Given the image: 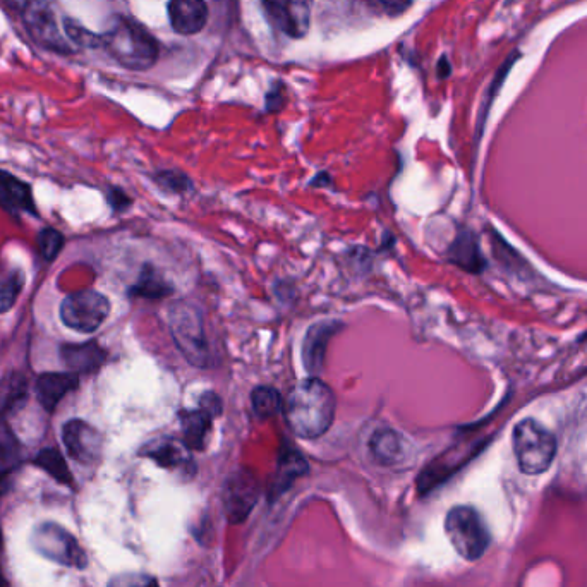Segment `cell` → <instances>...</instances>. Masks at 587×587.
<instances>
[{"mask_svg":"<svg viewBox=\"0 0 587 587\" xmlns=\"http://www.w3.org/2000/svg\"><path fill=\"white\" fill-rule=\"evenodd\" d=\"M337 400L332 388L318 376L297 383L285 399L282 412L294 435L315 440L325 435L335 419Z\"/></svg>","mask_w":587,"mask_h":587,"instance_id":"1","label":"cell"},{"mask_svg":"<svg viewBox=\"0 0 587 587\" xmlns=\"http://www.w3.org/2000/svg\"><path fill=\"white\" fill-rule=\"evenodd\" d=\"M100 40L115 61L126 69L146 71L157 64V40L133 19L115 18Z\"/></svg>","mask_w":587,"mask_h":587,"instance_id":"2","label":"cell"},{"mask_svg":"<svg viewBox=\"0 0 587 587\" xmlns=\"http://www.w3.org/2000/svg\"><path fill=\"white\" fill-rule=\"evenodd\" d=\"M169 328L177 349L189 364L196 368L212 366V351L206 337L205 318L198 306L188 301H177L169 311Z\"/></svg>","mask_w":587,"mask_h":587,"instance_id":"3","label":"cell"},{"mask_svg":"<svg viewBox=\"0 0 587 587\" xmlns=\"http://www.w3.org/2000/svg\"><path fill=\"white\" fill-rule=\"evenodd\" d=\"M514 454L524 474H541L551 466L557 455V440L551 431L534 419L515 424Z\"/></svg>","mask_w":587,"mask_h":587,"instance_id":"4","label":"cell"},{"mask_svg":"<svg viewBox=\"0 0 587 587\" xmlns=\"http://www.w3.org/2000/svg\"><path fill=\"white\" fill-rule=\"evenodd\" d=\"M25 23L31 38L43 49L73 54L76 45L67 37V18H62L55 0H26Z\"/></svg>","mask_w":587,"mask_h":587,"instance_id":"5","label":"cell"},{"mask_svg":"<svg viewBox=\"0 0 587 587\" xmlns=\"http://www.w3.org/2000/svg\"><path fill=\"white\" fill-rule=\"evenodd\" d=\"M445 533L460 557L474 562L485 555L490 546V533L481 515L471 507H455L445 521Z\"/></svg>","mask_w":587,"mask_h":587,"instance_id":"6","label":"cell"},{"mask_svg":"<svg viewBox=\"0 0 587 587\" xmlns=\"http://www.w3.org/2000/svg\"><path fill=\"white\" fill-rule=\"evenodd\" d=\"M31 545L43 558L69 569L81 570L88 565V557L78 539L55 522H42L35 526L31 533Z\"/></svg>","mask_w":587,"mask_h":587,"instance_id":"7","label":"cell"},{"mask_svg":"<svg viewBox=\"0 0 587 587\" xmlns=\"http://www.w3.org/2000/svg\"><path fill=\"white\" fill-rule=\"evenodd\" d=\"M110 315L107 297L97 291H79L67 296L61 304V320L74 332L93 333Z\"/></svg>","mask_w":587,"mask_h":587,"instance_id":"8","label":"cell"},{"mask_svg":"<svg viewBox=\"0 0 587 587\" xmlns=\"http://www.w3.org/2000/svg\"><path fill=\"white\" fill-rule=\"evenodd\" d=\"M260 497V485L255 474L246 469L232 474L224 488L225 514L230 522H243Z\"/></svg>","mask_w":587,"mask_h":587,"instance_id":"9","label":"cell"},{"mask_svg":"<svg viewBox=\"0 0 587 587\" xmlns=\"http://www.w3.org/2000/svg\"><path fill=\"white\" fill-rule=\"evenodd\" d=\"M268 21L285 37L303 38L308 35L309 13L308 0H261Z\"/></svg>","mask_w":587,"mask_h":587,"instance_id":"10","label":"cell"},{"mask_svg":"<svg viewBox=\"0 0 587 587\" xmlns=\"http://www.w3.org/2000/svg\"><path fill=\"white\" fill-rule=\"evenodd\" d=\"M62 442L71 459L86 466L95 464L102 455L103 438L97 428L81 419H71L62 428Z\"/></svg>","mask_w":587,"mask_h":587,"instance_id":"11","label":"cell"},{"mask_svg":"<svg viewBox=\"0 0 587 587\" xmlns=\"http://www.w3.org/2000/svg\"><path fill=\"white\" fill-rule=\"evenodd\" d=\"M141 455H145L153 462H157L158 466L170 471H177L184 476H193L194 462L191 457V448L184 443V440H177V438H157L153 442L146 443L145 447L141 448Z\"/></svg>","mask_w":587,"mask_h":587,"instance_id":"12","label":"cell"},{"mask_svg":"<svg viewBox=\"0 0 587 587\" xmlns=\"http://www.w3.org/2000/svg\"><path fill=\"white\" fill-rule=\"evenodd\" d=\"M342 328L344 325L339 321H320L309 327L303 340V363L309 375H320L325 366L328 344Z\"/></svg>","mask_w":587,"mask_h":587,"instance_id":"13","label":"cell"},{"mask_svg":"<svg viewBox=\"0 0 587 587\" xmlns=\"http://www.w3.org/2000/svg\"><path fill=\"white\" fill-rule=\"evenodd\" d=\"M170 25L179 35H196L208 21L205 0H170Z\"/></svg>","mask_w":587,"mask_h":587,"instance_id":"14","label":"cell"},{"mask_svg":"<svg viewBox=\"0 0 587 587\" xmlns=\"http://www.w3.org/2000/svg\"><path fill=\"white\" fill-rule=\"evenodd\" d=\"M62 363L67 370L76 375H88L102 368L107 352L97 342H83V344H64L61 349Z\"/></svg>","mask_w":587,"mask_h":587,"instance_id":"15","label":"cell"},{"mask_svg":"<svg viewBox=\"0 0 587 587\" xmlns=\"http://www.w3.org/2000/svg\"><path fill=\"white\" fill-rule=\"evenodd\" d=\"M79 385V376L73 371L66 373H43L37 380V397L45 411H55L67 394Z\"/></svg>","mask_w":587,"mask_h":587,"instance_id":"16","label":"cell"},{"mask_svg":"<svg viewBox=\"0 0 587 587\" xmlns=\"http://www.w3.org/2000/svg\"><path fill=\"white\" fill-rule=\"evenodd\" d=\"M215 418H217L215 414L206 411L205 407L201 406L198 409H186V411L179 412L184 443L191 450H203L205 448L210 431H212L213 419Z\"/></svg>","mask_w":587,"mask_h":587,"instance_id":"17","label":"cell"},{"mask_svg":"<svg viewBox=\"0 0 587 587\" xmlns=\"http://www.w3.org/2000/svg\"><path fill=\"white\" fill-rule=\"evenodd\" d=\"M0 206L7 212L35 213L30 186L6 170H0Z\"/></svg>","mask_w":587,"mask_h":587,"instance_id":"18","label":"cell"},{"mask_svg":"<svg viewBox=\"0 0 587 587\" xmlns=\"http://www.w3.org/2000/svg\"><path fill=\"white\" fill-rule=\"evenodd\" d=\"M448 260L466 272L479 273L485 268V258L481 255L476 237L464 230L455 237L454 243L448 249Z\"/></svg>","mask_w":587,"mask_h":587,"instance_id":"19","label":"cell"},{"mask_svg":"<svg viewBox=\"0 0 587 587\" xmlns=\"http://www.w3.org/2000/svg\"><path fill=\"white\" fill-rule=\"evenodd\" d=\"M370 450L380 464L392 466L404 459L406 445H404V438L397 431L380 430L371 436Z\"/></svg>","mask_w":587,"mask_h":587,"instance_id":"20","label":"cell"},{"mask_svg":"<svg viewBox=\"0 0 587 587\" xmlns=\"http://www.w3.org/2000/svg\"><path fill=\"white\" fill-rule=\"evenodd\" d=\"M172 292H174V287L152 265L143 267L136 284L129 289L131 296L143 297V299H164V297H169Z\"/></svg>","mask_w":587,"mask_h":587,"instance_id":"21","label":"cell"},{"mask_svg":"<svg viewBox=\"0 0 587 587\" xmlns=\"http://www.w3.org/2000/svg\"><path fill=\"white\" fill-rule=\"evenodd\" d=\"M308 471V464L303 455L294 448L285 447L280 454L279 471L275 478V490L282 491L292 485L294 479L303 476Z\"/></svg>","mask_w":587,"mask_h":587,"instance_id":"22","label":"cell"},{"mask_svg":"<svg viewBox=\"0 0 587 587\" xmlns=\"http://www.w3.org/2000/svg\"><path fill=\"white\" fill-rule=\"evenodd\" d=\"M25 285V275L14 267H0V313H7L18 301Z\"/></svg>","mask_w":587,"mask_h":587,"instance_id":"23","label":"cell"},{"mask_svg":"<svg viewBox=\"0 0 587 587\" xmlns=\"http://www.w3.org/2000/svg\"><path fill=\"white\" fill-rule=\"evenodd\" d=\"M35 466L43 469L45 473L50 474L55 481H59L62 485H73V474L67 467L66 459L62 457L59 450L55 448H45L40 454L35 457Z\"/></svg>","mask_w":587,"mask_h":587,"instance_id":"24","label":"cell"},{"mask_svg":"<svg viewBox=\"0 0 587 587\" xmlns=\"http://www.w3.org/2000/svg\"><path fill=\"white\" fill-rule=\"evenodd\" d=\"M28 392V383L21 375H9L0 383V414L16 409Z\"/></svg>","mask_w":587,"mask_h":587,"instance_id":"25","label":"cell"},{"mask_svg":"<svg viewBox=\"0 0 587 587\" xmlns=\"http://www.w3.org/2000/svg\"><path fill=\"white\" fill-rule=\"evenodd\" d=\"M251 406L258 418H270L273 414L282 411L284 402L277 388L256 387L251 392Z\"/></svg>","mask_w":587,"mask_h":587,"instance_id":"26","label":"cell"},{"mask_svg":"<svg viewBox=\"0 0 587 587\" xmlns=\"http://www.w3.org/2000/svg\"><path fill=\"white\" fill-rule=\"evenodd\" d=\"M21 464V448L14 440V436L6 435L0 438V481L13 474Z\"/></svg>","mask_w":587,"mask_h":587,"instance_id":"27","label":"cell"},{"mask_svg":"<svg viewBox=\"0 0 587 587\" xmlns=\"http://www.w3.org/2000/svg\"><path fill=\"white\" fill-rule=\"evenodd\" d=\"M155 181H157L160 188L174 194L186 193L191 188L189 177L179 172V170H162L155 176Z\"/></svg>","mask_w":587,"mask_h":587,"instance_id":"28","label":"cell"},{"mask_svg":"<svg viewBox=\"0 0 587 587\" xmlns=\"http://www.w3.org/2000/svg\"><path fill=\"white\" fill-rule=\"evenodd\" d=\"M38 246H40L43 258L47 261H52L55 256L61 253L62 246H64V236L59 230H42V234L38 236Z\"/></svg>","mask_w":587,"mask_h":587,"instance_id":"29","label":"cell"},{"mask_svg":"<svg viewBox=\"0 0 587 587\" xmlns=\"http://www.w3.org/2000/svg\"><path fill=\"white\" fill-rule=\"evenodd\" d=\"M364 2L376 13L388 14V16L406 13L412 4V0H364Z\"/></svg>","mask_w":587,"mask_h":587,"instance_id":"30","label":"cell"},{"mask_svg":"<svg viewBox=\"0 0 587 587\" xmlns=\"http://www.w3.org/2000/svg\"><path fill=\"white\" fill-rule=\"evenodd\" d=\"M107 587H158V582L145 574H122L114 577Z\"/></svg>","mask_w":587,"mask_h":587,"instance_id":"31","label":"cell"},{"mask_svg":"<svg viewBox=\"0 0 587 587\" xmlns=\"http://www.w3.org/2000/svg\"><path fill=\"white\" fill-rule=\"evenodd\" d=\"M109 201L112 208H114V210H119V212L131 205V200H129L128 194L121 191V189H112L109 194Z\"/></svg>","mask_w":587,"mask_h":587,"instance_id":"32","label":"cell"},{"mask_svg":"<svg viewBox=\"0 0 587 587\" xmlns=\"http://www.w3.org/2000/svg\"><path fill=\"white\" fill-rule=\"evenodd\" d=\"M440 71H442V73H440V78H445V76H448V73H450V66H448V61L445 57L440 61Z\"/></svg>","mask_w":587,"mask_h":587,"instance_id":"33","label":"cell"},{"mask_svg":"<svg viewBox=\"0 0 587 587\" xmlns=\"http://www.w3.org/2000/svg\"><path fill=\"white\" fill-rule=\"evenodd\" d=\"M9 4H13L14 7H25L26 0H7Z\"/></svg>","mask_w":587,"mask_h":587,"instance_id":"34","label":"cell"},{"mask_svg":"<svg viewBox=\"0 0 587 587\" xmlns=\"http://www.w3.org/2000/svg\"><path fill=\"white\" fill-rule=\"evenodd\" d=\"M0 587H2V579H0Z\"/></svg>","mask_w":587,"mask_h":587,"instance_id":"35","label":"cell"}]
</instances>
